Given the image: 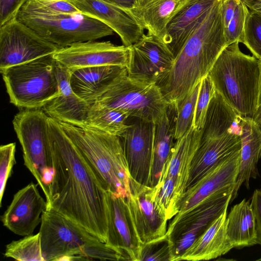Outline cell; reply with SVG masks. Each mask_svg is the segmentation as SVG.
I'll return each mask as SVG.
<instances>
[{
  "label": "cell",
  "instance_id": "obj_1",
  "mask_svg": "<svg viewBox=\"0 0 261 261\" xmlns=\"http://www.w3.org/2000/svg\"><path fill=\"white\" fill-rule=\"evenodd\" d=\"M48 124L54 176L47 210L62 215L106 243L107 191L59 122L49 117Z\"/></svg>",
  "mask_w": 261,
  "mask_h": 261
},
{
  "label": "cell",
  "instance_id": "obj_2",
  "mask_svg": "<svg viewBox=\"0 0 261 261\" xmlns=\"http://www.w3.org/2000/svg\"><path fill=\"white\" fill-rule=\"evenodd\" d=\"M217 0L203 21L189 36L165 78L158 85L169 103L186 97L208 73L227 46Z\"/></svg>",
  "mask_w": 261,
  "mask_h": 261
},
{
  "label": "cell",
  "instance_id": "obj_3",
  "mask_svg": "<svg viewBox=\"0 0 261 261\" xmlns=\"http://www.w3.org/2000/svg\"><path fill=\"white\" fill-rule=\"evenodd\" d=\"M59 123L103 188L119 197L129 196L132 178L120 137L90 127Z\"/></svg>",
  "mask_w": 261,
  "mask_h": 261
},
{
  "label": "cell",
  "instance_id": "obj_4",
  "mask_svg": "<svg viewBox=\"0 0 261 261\" xmlns=\"http://www.w3.org/2000/svg\"><path fill=\"white\" fill-rule=\"evenodd\" d=\"M39 232L44 261L129 260L122 252L52 210L42 213Z\"/></svg>",
  "mask_w": 261,
  "mask_h": 261
},
{
  "label": "cell",
  "instance_id": "obj_5",
  "mask_svg": "<svg viewBox=\"0 0 261 261\" xmlns=\"http://www.w3.org/2000/svg\"><path fill=\"white\" fill-rule=\"evenodd\" d=\"M239 43L222 50L208 75L216 91L241 117L253 119L258 108L260 61L242 53Z\"/></svg>",
  "mask_w": 261,
  "mask_h": 261
},
{
  "label": "cell",
  "instance_id": "obj_6",
  "mask_svg": "<svg viewBox=\"0 0 261 261\" xmlns=\"http://www.w3.org/2000/svg\"><path fill=\"white\" fill-rule=\"evenodd\" d=\"M53 54L0 69L11 103L41 109L60 94Z\"/></svg>",
  "mask_w": 261,
  "mask_h": 261
},
{
  "label": "cell",
  "instance_id": "obj_7",
  "mask_svg": "<svg viewBox=\"0 0 261 261\" xmlns=\"http://www.w3.org/2000/svg\"><path fill=\"white\" fill-rule=\"evenodd\" d=\"M169 104L156 83L132 77L126 70L91 105L123 110L130 117L155 123Z\"/></svg>",
  "mask_w": 261,
  "mask_h": 261
},
{
  "label": "cell",
  "instance_id": "obj_8",
  "mask_svg": "<svg viewBox=\"0 0 261 261\" xmlns=\"http://www.w3.org/2000/svg\"><path fill=\"white\" fill-rule=\"evenodd\" d=\"M17 18L60 48L114 34L109 27L81 14H50L20 10Z\"/></svg>",
  "mask_w": 261,
  "mask_h": 261
},
{
  "label": "cell",
  "instance_id": "obj_9",
  "mask_svg": "<svg viewBox=\"0 0 261 261\" xmlns=\"http://www.w3.org/2000/svg\"><path fill=\"white\" fill-rule=\"evenodd\" d=\"M49 118L42 109H21L12 120L22 147L24 165L41 189L44 172L53 168Z\"/></svg>",
  "mask_w": 261,
  "mask_h": 261
},
{
  "label": "cell",
  "instance_id": "obj_10",
  "mask_svg": "<svg viewBox=\"0 0 261 261\" xmlns=\"http://www.w3.org/2000/svg\"><path fill=\"white\" fill-rule=\"evenodd\" d=\"M130 190V196L125 199L126 204L141 257L145 245L166 236L168 221L159 203L157 184L149 187L132 178Z\"/></svg>",
  "mask_w": 261,
  "mask_h": 261
},
{
  "label": "cell",
  "instance_id": "obj_11",
  "mask_svg": "<svg viewBox=\"0 0 261 261\" xmlns=\"http://www.w3.org/2000/svg\"><path fill=\"white\" fill-rule=\"evenodd\" d=\"M233 189L214 195L169 223L166 237L172 246V261L180 256L223 211L228 206Z\"/></svg>",
  "mask_w": 261,
  "mask_h": 261
},
{
  "label": "cell",
  "instance_id": "obj_12",
  "mask_svg": "<svg viewBox=\"0 0 261 261\" xmlns=\"http://www.w3.org/2000/svg\"><path fill=\"white\" fill-rule=\"evenodd\" d=\"M60 48L17 18L0 27V69L54 54Z\"/></svg>",
  "mask_w": 261,
  "mask_h": 261
},
{
  "label": "cell",
  "instance_id": "obj_13",
  "mask_svg": "<svg viewBox=\"0 0 261 261\" xmlns=\"http://www.w3.org/2000/svg\"><path fill=\"white\" fill-rule=\"evenodd\" d=\"M129 47L126 69L127 74L132 77L158 85L172 68L174 55L163 42L153 35L144 34Z\"/></svg>",
  "mask_w": 261,
  "mask_h": 261
},
{
  "label": "cell",
  "instance_id": "obj_14",
  "mask_svg": "<svg viewBox=\"0 0 261 261\" xmlns=\"http://www.w3.org/2000/svg\"><path fill=\"white\" fill-rule=\"evenodd\" d=\"M126 130L119 137L132 178L150 187L155 123L129 117Z\"/></svg>",
  "mask_w": 261,
  "mask_h": 261
},
{
  "label": "cell",
  "instance_id": "obj_15",
  "mask_svg": "<svg viewBox=\"0 0 261 261\" xmlns=\"http://www.w3.org/2000/svg\"><path fill=\"white\" fill-rule=\"evenodd\" d=\"M130 47L110 41H87L60 48L54 58L70 71L76 69L115 65L127 67Z\"/></svg>",
  "mask_w": 261,
  "mask_h": 261
},
{
  "label": "cell",
  "instance_id": "obj_16",
  "mask_svg": "<svg viewBox=\"0 0 261 261\" xmlns=\"http://www.w3.org/2000/svg\"><path fill=\"white\" fill-rule=\"evenodd\" d=\"M241 149L208 171L184 194L178 217L214 195L233 189L238 176Z\"/></svg>",
  "mask_w": 261,
  "mask_h": 261
},
{
  "label": "cell",
  "instance_id": "obj_17",
  "mask_svg": "<svg viewBox=\"0 0 261 261\" xmlns=\"http://www.w3.org/2000/svg\"><path fill=\"white\" fill-rule=\"evenodd\" d=\"M201 130L192 126L181 138L175 140L162 171L159 180L170 178L175 182L171 210L174 217L187 188L192 163L199 146Z\"/></svg>",
  "mask_w": 261,
  "mask_h": 261
},
{
  "label": "cell",
  "instance_id": "obj_18",
  "mask_svg": "<svg viewBox=\"0 0 261 261\" xmlns=\"http://www.w3.org/2000/svg\"><path fill=\"white\" fill-rule=\"evenodd\" d=\"M81 14L103 22L120 37L123 45L129 47L143 36L144 29L129 9L105 0H66Z\"/></svg>",
  "mask_w": 261,
  "mask_h": 261
},
{
  "label": "cell",
  "instance_id": "obj_19",
  "mask_svg": "<svg viewBox=\"0 0 261 261\" xmlns=\"http://www.w3.org/2000/svg\"><path fill=\"white\" fill-rule=\"evenodd\" d=\"M38 185L31 182L18 191L1 216L3 225L16 234L32 235L41 222L47 204L41 196Z\"/></svg>",
  "mask_w": 261,
  "mask_h": 261
},
{
  "label": "cell",
  "instance_id": "obj_20",
  "mask_svg": "<svg viewBox=\"0 0 261 261\" xmlns=\"http://www.w3.org/2000/svg\"><path fill=\"white\" fill-rule=\"evenodd\" d=\"M55 68L60 94L41 109L59 122L86 127L90 105L73 91L70 83L71 71L56 60Z\"/></svg>",
  "mask_w": 261,
  "mask_h": 261
},
{
  "label": "cell",
  "instance_id": "obj_21",
  "mask_svg": "<svg viewBox=\"0 0 261 261\" xmlns=\"http://www.w3.org/2000/svg\"><path fill=\"white\" fill-rule=\"evenodd\" d=\"M217 0H184L170 19L164 43L175 58Z\"/></svg>",
  "mask_w": 261,
  "mask_h": 261
},
{
  "label": "cell",
  "instance_id": "obj_22",
  "mask_svg": "<svg viewBox=\"0 0 261 261\" xmlns=\"http://www.w3.org/2000/svg\"><path fill=\"white\" fill-rule=\"evenodd\" d=\"M241 148L240 136L236 133L229 132L218 137L200 135L199 146L192 163L187 189Z\"/></svg>",
  "mask_w": 261,
  "mask_h": 261
},
{
  "label": "cell",
  "instance_id": "obj_23",
  "mask_svg": "<svg viewBox=\"0 0 261 261\" xmlns=\"http://www.w3.org/2000/svg\"><path fill=\"white\" fill-rule=\"evenodd\" d=\"M108 232L106 244L122 252L130 260L140 261V253L126 207L125 198L107 191Z\"/></svg>",
  "mask_w": 261,
  "mask_h": 261
},
{
  "label": "cell",
  "instance_id": "obj_24",
  "mask_svg": "<svg viewBox=\"0 0 261 261\" xmlns=\"http://www.w3.org/2000/svg\"><path fill=\"white\" fill-rule=\"evenodd\" d=\"M240 136L241 140L240 167L237 181L229 203L238 196L244 185L250 188L251 178L259 176L257 163L261 158V124L252 118L241 117Z\"/></svg>",
  "mask_w": 261,
  "mask_h": 261
},
{
  "label": "cell",
  "instance_id": "obj_25",
  "mask_svg": "<svg viewBox=\"0 0 261 261\" xmlns=\"http://www.w3.org/2000/svg\"><path fill=\"white\" fill-rule=\"evenodd\" d=\"M228 207L218 216L192 245L177 259L207 260L228 253L233 248L226 234V219Z\"/></svg>",
  "mask_w": 261,
  "mask_h": 261
},
{
  "label": "cell",
  "instance_id": "obj_26",
  "mask_svg": "<svg viewBox=\"0 0 261 261\" xmlns=\"http://www.w3.org/2000/svg\"><path fill=\"white\" fill-rule=\"evenodd\" d=\"M126 70L125 67L115 65L76 69L71 71L70 85L75 94L91 105L108 85Z\"/></svg>",
  "mask_w": 261,
  "mask_h": 261
},
{
  "label": "cell",
  "instance_id": "obj_27",
  "mask_svg": "<svg viewBox=\"0 0 261 261\" xmlns=\"http://www.w3.org/2000/svg\"><path fill=\"white\" fill-rule=\"evenodd\" d=\"M181 0H136L129 9L140 25L164 43L167 25Z\"/></svg>",
  "mask_w": 261,
  "mask_h": 261
},
{
  "label": "cell",
  "instance_id": "obj_28",
  "mask_svg": "<svg viewBox=\"0 0 261 261\" xmlns=\"http://www.w3.org/2000/svg\"><path fill=\"white\" fill-rule=\"evenodd\" d=\"M176 118V106L170 103L161 118L155 123L150 187L158 182L174 145Z\"/></svg>",
  "mask_w": 261,
  "mask_h": 261
},
{
  "label": "cell",
  "instance_id": "obj_29",
  "mask_svg": "<svg viewBox=\"0 0 261 261\" xmlns=\"http://www.w3.org/2000/svg\"><path fill=\"white\" fill-rule=\"evenodd\" d=\"M226 234L233 248L256 244L255 219L250 200L243 199L231 207L226 219Z\"/></svg>",
  "mask_w": 261,
  "mask_h": 261
},
{
  "label": "cell",
  "instance_id": "obj_30",
  "mask_svg": "<svg viewBox=\"0 0 261 261\" xmlns=\"http://www.w3.org/2000/svg\"><path fill=\"white\" fill-rule=\"evenodd\" d=\"M129 114L123 110L90 105L86 126L120 137L126 130Z\"/></svg>",
  "mask_w": 261,
  "mask_h": 261
},
{
  "label": "cell",
  "instance_id": "obj_31",
  "mask_svg": "<svg viewBox=\"0 0 261 261\" xmlns=\"http://www.w3.org/2000/svg\"><path fill=\"white\" fill-rule=\"evenodd\" d=\"M248 11L242 0H221V14L227 46L241 42Z\"/></svg>",
  "mask_w": 261,
  "mask_h": 261
},
{
  "label": "cell",
  "instance_id": "obj_32",
  "mask_svg": "<svg viewBox=\"0 0 261 261\" xmlns=\"http://www.w3.org/2000/svg\"><path fill=\"white\" fill-rule=\"evenodd\" d=\"M4 255L18 261H44L39 232L12 241L6 245Z\"/></svg>",
  "mask_w": 261,
  "mask_h": 261
},
{
  "label": "cell",
  "instance_id": "obj_33",
  "mask_svg": "<svg viewBox=\"0 0 261 261\" xmlns=\"http://www.w3.org/2000/svg\"><path fill=\"white\" fill-rule=\"evenodd\" d=\"M201 82L182 100L175 103L176 108L175 140L181 138L192 126Z\"/></svg>",
  "mask_w": 261,
  "mask_h": 261
},
{
  "label": "cell",
  "instance_id": "obj_34",
  "mask_svg": "<svg viewBox=\"0 0 261 261\" xmlns=\"http://www.w3.org/2000/svg\"><path fill=\"white\" fill-rule=\"evenodd\" d=\"M240 42L261 60V13L249 9Z\"/></svg>",
  "mask_w": 261,
  "mask_h": 261
},
{
  "label": "cell",
  "instance_id": "obj_35",
  "mask_svg": "<svg viewBox=\"0 0 261 261\" xmlns=\"http://www.w3.org/2000/svg\"><path fill=\"white\" fill-rule=\"evenodd\" d=\"M21 10L50 14H81L74 6L66 0H30Z\"/></svg>",
  "mask_w": 261,
  "mask_h": 261
},
{
  "label": "cell",
  "instance_id": "obj_36",
  "mask_svg": "<svg viewBox=\"0 0 261 261\" xmlns=\"http://www.w3.org/2000/svg\"><path fill=\"white\" fill-rule=\"evenodd\" d=\"M216 91L214 84L208 75L201 81L198 95L193 123L194 128L201 129L204 123L208 106Z\"/></svg>",
  "mask_w": 261,
  "mask_h": 261
},
{
  "label": "cell",
  "instance_id": "obj_37",
  "mask_svg": "<svg viewBox=\"0 0 261 261\" xmlns=\"http://www.w3.org/2000/svg\"><path fill=\"white\" fill-rule=\"evenodd\" d=\"M15 143L2 145L0 147V206L5 191L7 181L12 175L14 165L16 164L15 154Z\"/></svg>",
  "mask_w": 261,
  "mask_h": 261
},
{
  "label": "cell",
  "instance_id": "obj_38",
  "mask_svg": "<svg viewBox=\"0 0 261 261\" xmlns=\"http://www.w3.org/2000/svg\"><path fill=\"white\" fill-rule=\"evenodd\" d=\"M172 246L166 236L145 245L141 253L140 261H172Z\"/></svg>",
  "mask_w": 261,
  "mask_h": 261
},
{
  "label": "cell",
  "instance_id": "obj_39",
  "mask_svg": "<svg viewBox=\"0 0 261 261\" xmlns=\"http://www.w3.org/2000/svg\"><path fill=\"white\" fill-rule=\"evenodd\" d=\"M30 0H0V27L17 18L22 7Z\"/></svg>",
  "mask_w": 261,
  "mask_h": 261
},
{
  "label": "cell",
  "instance_id": "obj_40",
  "mask_svg": "<svg viewBox=\"0 0 261 261\" xmlns=\"http://www.w3.org/2000/svg\"><path fill=\"white\" fill-rule=\"evenodd\" d=\"M250 202L255 219L256 244L261 245V188L254 190Z\"/></svg>",
  "mask_w": 261,
  "mask_h": 261
},
{
  "label": "cell",
  "instance_id": "obj_41",
  "mask_svg": "<svg viewBox=\"0 0 261 261\" xmlns=\"http://www.w3.org/2000/svg\"><path fill=\"white\" fill-rule=\"evenodd\" d=\"M242 1L250 10L261 13V0H242Z\"/></svg>",
  "mask_w": 261,
  "mask_h": 261
},
{
  "label": "cell",
  "instance_id": "obj_42",
  "mask_svg": "<svg viewBox=\"0 0 261 261\" xmlns=\"http://www.w3.org/2000/svg\"><path fill=\"white\" fill-rule=\"evenodd\" d=\"M108 2L120 6L122 8L130 9L136 0H105Z\"/></svg>",
  "mask_w": 261,
  "mask_h": 261
},
{
  "label": "cell",
  "instance_id": "obj_43",
  "mask_svg": "<svg viewBox=\"0 0 261 261\" xmlns=\"http://www.w3.org/2000/svg\"><path fill=\"white\" fill-rule=\"evenodd\" d=\"M253 119L256 122L261 124V105L258 107Z\"/></svg>",
  "mask_w": 261,
  "mask_h": 261
},
{
  "label": "cell",
  "instance_id": "obj_44",
  "mask_svg": "<svg viewBox=\"0 0 261 261\" xmlns=\"http://www.w3.org/2000/svg\"><path fill=\"white\" fill-rule=\"evenodd\" d=\"M259 61H260V76L259 94H258V107L260 105H261V60H259Z\"/></svg>",
  "mask_w": 261,
  "mask_h": 261
},
{
  "label": "cell",
  "instance_id": "obj_45",
  "mask_svg": "<svg viewBox=\"0 0 261 261\" xmlns=\"http://www.w3.org/2000/svg\"><path fill=\"white\" fill-rule=\"evenodd\" d=\"M256 260H257V261H261V257H260L259 258L256 259Z\"/></svg>",
  "mask_w": 261,
  "mask_h": 261
},
{
  "label": "cell",
  "instance_id": "obj_46",
  "mask_svg": "<svg viewBox=\"0 0 261 261\" xmlns=\"http://www.w3.org/2000/svg\"><path fill=\"white\" fill-rule=\"evenodd\" d=\"M181 1H184V0H181Z\"/></svg>",
  "mask_w": 261,
  "mask_h": 261
}]
</instances>
